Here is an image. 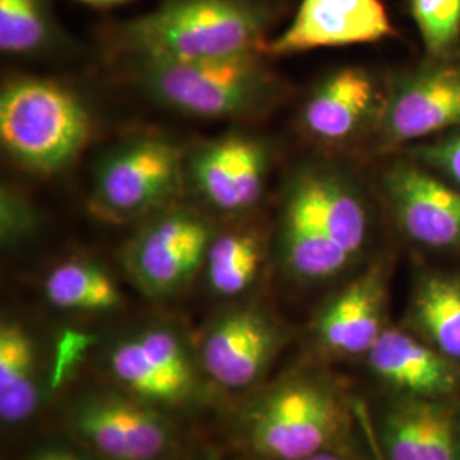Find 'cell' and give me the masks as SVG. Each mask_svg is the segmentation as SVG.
Instances as JSON below:
<instances>
[{
	"instance_id": "603a6c76",
	"label": "cell",
	"mask_w": 460,
	"mask_h": 460,
	"mask_svg": "<svg viewBox=\"0 0 460 460\" xmlns=\"http://www.w3.org/2000/svg\"><path fill=\"white\" fill-rule=\"evenodd\" d=\"M49 0H0V49L5 55L33 57L64 49Z\"/></svg>"
},
{
	"instance_id": "30bf717a",
	"label": "cell",
	"mask_w": 460,
	"mask_h": 460,
	"mask_svg": "<svg viewBox=\"0 0 460 460\" xmlns=\"http://www.w3.org/2000/svg\"><path fill=\"white\" fill-rule=\"evenodd\" d=\"M66 421L102 460H161L176 445V431L165 411L119 389L77 397Z\"/></svg>"
},
{
	"instance_id": "e0dca14e",
	"label": "cell",
	"mask_w": 460,
	"mask_h": 460,
	"mask_svg": "<svg viewBox=\"0 0 460 460\" xmlns=\"http://www.w3.org/2000/svg\"><path fill=\"white\" fill-rule=\"evenodd\" d=\"M395 30L380 0H300L296 16L270 38L268 57H288L317 49L377 43Z\"/></svg>"
},
{
	"instance_id": "277c9868",
	"label": "cell",
	"mask_w": 460,
	"mask_h": 460,
	"mask_svg": "<svg viewBox=\"0 0 460 460\" xmlns=\"http://www.w3.org/2000/svg\"><path fill=\"white\" fill-rule=\"evenodd\" d=\"M263 51L193 62H130L150 98L182 115L226 119L266 108L279 84Z\"/></svg>"
},
{
	"instance_id": "8fae6325",
	"label": "cell",
	"mask_w": 460,
	"mask_h": 460,
	"mask_svg": "<svg viewBox=\"0 0 460 460\" xmlns=\"http://www.w3.org/2000/svg\"><path fill=\"white\" fill-rule=\"evenodd\" d=\"M395 227L428 252L460 251V190L410 157L387 165L378 180Z\"/></svg>"
},
{
	"instance_id": "484cf974",
	"label": "cell",
	"mask_w": 460,
	"mask_h": 460,
	"mask_svg": "<svg viewBox=\"0 0 460 460\" xmlns=\"http://www.w3.org/2000/svg\"><path fill=\"white\" fill-rule=\"evenodd\" d=\"M33 210L31 207L14 195L11 190L2 191V239L4 243H13L24 237L34 229Z\"/></svg>"
},
{
	"instance_id": "4fadbf2b",
	"label": "cell",
	"mask_w": 460,
	"mask_h": 460,
	"mask_svg": "<svg viewBox=\"0 0 460 460\" xmlns=\"http://www.w3.org/2000/svg\"><path fill=\"white\" fill-rule=\"evenodd\" d=\"M389 264H365L323 304L313 323L317 348L332 358H365L389 328Z\"/></svg>"
},
{
	"instance_id": "d6986e66",
	"label": "cell",
	"mask_w": 460,
	"mask_h": 460,
	"mask_svg": "<svg viewBox=\"0 0 460 460\" xmlns=\"http://www.w3.org/2000/svg\"><path fill=\"white\" fill-rule=\"evenodd\" d=\"M402 326L460 362V273L421 271L412 281Z\"/></svg>"
},
{
	"instance_id": "2e32d148",
	"label": "cell",
	"mask_w": 460,
	"mask_h": 460,
	"mask_svg": "<svg viewBox=\"0 0 460 460\" xmlns=\"http://www.w3.org/2000/svg\"><path fill=\"white\" fill-rule=\"evenodd\" d=\"M374 433L382 460H460V401L384 394Z\"/></svg>"
},
{
	"instance_id": "5bb4252c",
	"label": "cell",
	"mask_w": 460,
	"mask_h": 460,
	"mask_svg": "<svg viewBox=\"0 0 460 460\" xmlns=\"http://www.w3.org/2000/svg\"><path fill=\"white\" fill-rule=\"evenodd\" d=\"M270 165L271 152L266 142L230 133L199 146L186 159V178L210 208L237 215L260 203Z\"/></svg>"
},
{
	"instance_id": "4316f807",
	"label": "cell",
	"mask_w": 460,
	"mask_h": 460,
	"mask_svg": "<svg viewBox=\"0 0 460 460\" xmlns=\"http://www.w3.org/2000/svg\"><path fill=\"white\" fill-rule=\"evenodd\" d=\"M28 460H89L84 454L62 447V445H47L43 448H38Z\"/></svg>"
},
{
	"instance_id": "9c48e42d",
	"label": "cell",
	"mask_w": 460,
	"mask_h": 460,
	"mask_svg": "<svg viewBox=\"0 0 460 460\" xmlns=\"http://www.w3.org/2000/svg\"><path fill=\"white\" fill-rule=\"evenodd\" d=\"M460 128V57L429 58L385 87L372 130L374 146H416Z\"/></svg>"
},
{
	"instance_id": "44dd1931",
	"label": "cell",
	"mask_w": 460,
	"mask_h": 460,
	"mask_svg": "<svg viewBox=\"0 0 460 460\" xmlns=\"http://www.w3.org/2000/svg\"><path fill=\"white\" fill-rule=\"evenodd\" d=\"M43 290L53 307L70 313H111L123 304L113 277L102 266L85 260L57 264L47 275Z\"/></svg>"
},
{
	"instance_id": "7a4b0ae2",
	"label": "cell",
	"mask_w": 460,
	"mask_h": 460,
	"mask_svg": "<svg viewBox=\"0 0 460 460\" xmlns=\"http://www.w3.org/2000/svg\"><path fill=\"white\" fill-rule=\"evenodd\" d=\"M279 16L277 0H159L106 31L128 62H193L263 51Z\"/></svg>"
},
{
	"instance_id": "ba28073f",
	"label": "cell",
	"mask_w": 460,
	"mask_h": 460,
	"mask_svg": "<svg viewBox=\"0 0 460 460\" xmlns=\"http://www.w3.org/2000/svg\"><path fill=\"white\" fill-rule=\"evenodd\" d=\"M214 235L210 222L197 210L171 205L146 218L123 247L121 264L142 294L176 296L205 268Z\"/></svg>"
},
{
	"instance_id": "8992f818",
	"label": "cell",
	"mask_w": 460,
	"mask_h": 460,
	"mask_svg": "<svg viewBox=\"0 0 460 460\" xmlns=\"http://www.w3.org/2000/svg\"><path fill=\"white\" fill-rule=\"evenodd\" d=\"M184 180L182 148L155 137L133 138L99 163L91 208L108 222L148 218L174 205Z\"/></svg>"
},
{
	"instance_id": "5b68a950",
	"label": "cell",
	"mask_w": 460,
	"mask_h": 460,
	"mask_svg": "<svg viewBox=\"0 0 460 460\" xmlns=\"http://www.w3.org/2000/svg\"><path fill=\"white\" fill-rule=\"evenodd\" d=\"M93 133L83 99L64 84L19 77L0 94V142L28 171L51 176L72 164Z\"/></svg>"
},
{
	"instance_id": "ffe728a7",
	"label": "cell",
	"mask_w": 460,
	"mask_h": 460,
	"mask_svg": "<svg viewBox=\"0 0 460 460\" xmlns=\"http://www.w3.org/2000/svg\"><path fill=\"white\" fill-rule=\"evenodd\" d=\"M41 362L33 334L17 321L0 326V420L26 423L41 404Z\"/></svg>"
},
{
	"instance_id": "52a82bcc",
	"label": "cell",
	"mask_w": 460,
	"mask_h": 460,
	"mask_svg": "<svg viewBox=\"0 0 460 460\" xmlns=\"http://www.w3.org/2000/svg\"><path fill=\"white\" fill-rule=\"evenodd\" d=\"M106 368L116 389L157 410H180L201 395L205 372L180 329L155 323L119 338Z\"/></svg>"
},
{
	"instance_id": "f1b7e54d",
	"label": "cell",
	"mask_w": 460,
	"mask_h": 460,
	"mask_svg": "<svg viewBox=\"0 0 460 460\" xmlns=\"http://www.w3.org/2000/svg\"><path fill=\"white\" fill-rule=\"evenodd\" d=\"M81 4L85 5H91V7H116V5H121V4H128L132 0H77Z\"/></svg>"
},
{
	"instance_id": "6da1fadb",
	"label": "cell",
	"mask_w": 460,
	"mask_h": 460,
	"mask_svg": "<svg viewBox=\"0 0 460 460\" xmlns=\"http://www.w3.org/2000/svg\"><path fill=\"white\" fill-rule=\"evenodd\" d=\"M372 212L362 184L343 167L300 165L279 205L275 252L281 273L296 285L319 287L353 271L374 241Z\"/></svg>"
},
{
	"instance_id": "7c38bea8",
	"label": "cell",
	"mask_w": 460,
	"mask_h": 460,
	"mask_svg": "<svg viewBox=\"0 0 460 460\" xmlns=\"http://www.w3.org/2000/svg\"><path fill=\"white\" fill-rule=\"evenodd\" d=\"M283 340V329L271 314L243 304L215 317L201 340L198 357L205 376L215 384L243 391L263 377Z\"/></svg>"
},
{
	"instance_id": "d4e9b609",
	"label": "cell",
	"mask_w": 460,
	"mask_h": 460,
	"mask_svg": "<svg viewBox=\"0 0 460 460\" xmlns=\"http://www.w3.org/2000/svg\"><path fill=\"white\" fill-rule=\"evenodd\" d=\"M406 157L460 190V128L411 146Z\"/></svg>"
},
{
	"instance_id": "cb8c5ba5",
	"label": "cell",
	"mask_w": 460,
	"mask_h": 460,
	"mask_svg": "<svg viewBox=\"0 0 460 460\" xmlns=\"http://www.w3.org/2000/svg\"><path fill=\"white\" fill-rule=\"evenodd\" d=\"M428 58L460 57V0H410Z\"/></svg>"
},
{
	"instance_id": "9a60e30c",
	"label": "cell",
	"mask_w": 460,
	"mask_h": 460,
	"mask_svg": "<svg viewBox=\"0 0 460 460\" xmlns=\"http://www.w3.org/2000/svg\"><path fill=\"white\" fill-rule=\"evenodd\" d=\"M385 395L421 401H460V362L404 326H389L363 358Z\"/></svg>"
},
{
	"instance_id": "3957f363",
	"label": "cell",
	"mask_w": 460,
	"mask_h": 460,
	"mask_svg": "<svg viewBox=\"0 0 460 460\" xmlns=\"http://www.w3.org/2000/svg\"><path fill=\"white\" fill-rule=\"evenodd\" d=\"M351 420L341 385L323 370H302L249 404L243 437L260 459L304 460L345 445Z\"/></svg>"
},
{
	"instance_id": "ac0fdd59",
	"label": "cell",
	"mask_w": 460,
	"mask_h": 460,
	"mask_svg": "<svg viewBox=\"0 0 460 460\" xmlns=\"http://www.w3.org/2000/svg\"><path fill=\"white\" fill-rule=\"evenodd\" d=\"M385 87L363 66L331 72L311 91L300 111L302 130L324 146H346L374 130Z\"/></svg>"
},
{
	"instance_id": "7402d4cb",
	"label": "cell",
	"mask_w": 460,
	"mask_h": 460,
	"mask_svg": "<svg viewBox=\"0 0 460 460\" xmlns=\"http://www.w3.org/2000/svg\"><path fill=\"white\" fill-rule=\"evenodd\" d=\"M264 260V241L254 229H232L217 234L210 243L205 277L215 296H243L256 281Z\"/></svg>"
},
{
	"instance_id": "83f0119b",
	"label": "cell",
	"mask_w": 460,
	"mask_h": 460,
	"mask_svg": "<svg viewBox=\"0 0 460 460\" xmlns=\"http://www.w3.org/2000/svg\"><path fill=\"white\" fill-rule=\"evenodd\" d=\"M304 460H365L349 447V445H340L334 448L324 450L321 454H315L313 457H307Z\"/></svg>"
}]
</instances>
